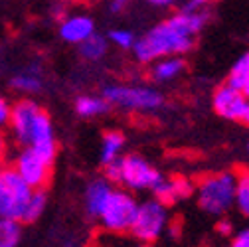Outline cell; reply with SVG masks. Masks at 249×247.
<instances>
[{"instance_id": "obj_36", "label": "cell", "mask_w": 249, "mask_h": 247, "mask_svg": "<svg viewBox=\"0 0 249 247\" xmlns=\"http://www.w3.org/2000/svg\"><path fill=\"white\" fill-rule=\"evenodd\" d=\"M247 150H249V144H247Z\"/></svg>"}, {"instance_id": "obj_27", "label": "cell", "mask_w": 249, "mask_h": 247, "mask_svg": "<svg viewBox=\"0 0 249 247\" xmlns=\"http://www.w3.org/2000/svg\"><path fill=\"white\" fill-rule=\"evenodd\" d=\"M8 121H10V105L4 97H0V131L8 127Z\"/></svg>"}, {"instance_id": "obj_16", "label": "cell", "mask_w": 249, "mask_h": 247, "mask_svg": "<svg viewBox=\"0 0 249 247\" xmlns=\"http://www.w3.org/2000/svg\"><path fill=\"white\" fill-rule=\"evenodd\" d=\"M123 146H124V135L119 131H107L101 139V150H99L101 164L105 166V164L121 159Z\"/></svg>"}, {"instance_id": "obj_18", "label": "cell", "mask_w": 249, "mask_h": 247, "mask_svg": "<svg viewBox=\"0 0 249 247\" xmlns=\"http://www.w3.org/2000/svg\"><path fill=\"white\" fill-rule=\"evenodd\" d=\"M247 81H249V52L243 53V55H239L235 59V64L230 70V75H228V83L226 85L243 91V87L247 85Z\"/></svg>"}, {"instance_id": "obj_1", "label": "cell", "mask_w": 249, "mask_h": 247, "mask_svg": "<svg viewBox=\"0 0 249 247\" xmlns=\"http://www.w3.org/2000/svg\"><path fill=\"white\" fill-rule=\"evenodd\" d=\"M210 20V12H180L170 16L168 20L157 24L148 32L135 40V57L142 64L170 57V55H182L194 48L196 36L206 28Z\"/></svg>"}, {"instance_id": "obj_12", "label": "cell", "mask_w": 249, "mask_h": 247, "mask_svg": "<svg viewBox=\"0 0 249 247\" xmlns=\"http://www.w3.org/2000/svg\"><path fill=\"white\" fill-rule=\"evenodd\" d=\"M113 192V184L107 178H95L85 188V210L91 218H99V213Z\"/></svg>"}, {"instance_id": "obj_5", "label": "cell", "mask_w": 249, "mask_h": 247, "mask_svg": "<svg viewBox=\"0 0 249 247\" xmlns=\"http://www.w3.org/2000/svg\"><path fill=\"white\" fill-rule=\"evenodd\" d=\"M103 99L113 107L131 111H154L164 103V97L157 89L144 85H107L103 89Z\"/></svg>"}, {"instance_id": "obj_26", "label": "cell", "mask_w": 249, "mask_h": 247, "mask_svg": "<svg viewBox=\"0 0 249 247\" xmlns=\"http://www.w3.org/2000/svg\"><path fill=\"white\" fill-rule=\"evenodd\" d=\"M210 2L212 0H190V2L184 4L182 12H204V10H208Z\"/></svg>"}, {"instance_id": "obj_30", "label": "cell", "mask_w": 249, "mask_h": 247, "mask_svg": "<svg viewBox=\"0 0 249 247\" xmlns=\"http://www.w3.org/2000/svg\"><path fill=\"white\" fill-rule=\"evenodd\" d=\"M215 229L220 231L222 235H231V231H233V228H231V224H230L228 220H222V222H217Z\"/></svg>"}, {"instance_id": "obj_2", "label": "cell", "mask_w": 249, "mask_h": 247, "mask_svg": "<svg viewBox=\"0 0 249 247\" xmlns=\"http://www.w3.org/2000/svg\"><path fill=\"white\" fill-rule=\"evenodd\" d=\"M8 127L22 148H32L36 154L53 164L57 142L50 115L32 99H20L10 107Z\"/></svg>"}, {"instance_id": "obj_23", "label": "cell", "mask_w": 249, "mask_h": 247, "mask_svg": "<svg viewBox=\"0 0 249 247\" xmlns=\"http://www.w3.org/2000/svg\"><path fill=\"white\" fill-rule=\"evenodd\" d=\"M109 42L121 50H131L135 46V34L131 30H113L109 34Z\"/></svg>"}, {"instance_id": "obj_14", "label": "cell", "mask_w": 249, "mask_h": 247, "mask_svg": "<svg viewBox=\"0 0 249 247\" xmlns=\"http://www.w3.org/2000/svg\"><path fill=\"white\" fill-rule=\"evenodd\" d=\"M186 70V61L182 59V55H170V57H160L154 59V66L150 70V75L154 81H174L178 75H182Z\"/></svg>"}, {"instance_id": "obj_9", "label": "cell", "mask_w": 249, "mask_h": 247, "mask_svg": "<svg viewBox=\"0 0 249 247\" xmlns=\"http://www.w3.org/2000/svg\"><path fill=\"white\" fill-rule=\"evenodd\" d=\"M213 109L228 121L249 125V99L239 89H233L230 85L217 87L213 93Z\"/></svg>"}, {"instance_id": "obj_21", "label": "cell", "mask_w": 249, "mask_h": 247, "mask_svg": "<svg viewBox=\"0 0 249 247\" xmlns=\"http://www.w3.org/2000/svg\"><path fill=\"white\" fill-rule=\"evenodd\" d=\"M20 235V222L0 218V247H16Z\"/></svg>"}, {"instance_id": "obj_17", "label": "cell", "mask_w": 249, "mask_h": 247, "mask_svg": "<svg viewBox=\"0 0 249 247\" xmlns=\"http://www.w3.org/2000/svg\"><path fill=\"white\" fill-rule=\"evenodd\" d=\"M107 48H109V40L95 32V34H91L85 42L79 44V53L87 61H99L101 57H105Z\"/></svg>"}, {"instance_id": "obj_11", "label": "cell", "mask_w": 249, "mask_h": 247, "mask_svg": "<svg viewBox=\"0 0 249 247\" xmlns=\"http://www.w3.org/2000/svg\"><path fill=\"white\" fill-rule=\"evenodd\" d=\"M95 34V22L87 14H70L59 22V38L68 44H81Z\"/></svg>"}, {"instance_id": "obj_31", "label": "cell", "mask_w": 249, "mask_h": 247, "mask_svg": "<svg viewBox=\"0 0 249 247\" xmlns=\"http://www.w3.org/2000/svg\"><path fill=\"white\" fill-rule=\"evenodd\" d=\"M6 150H8V141L4 137V133L0 131V160H2L6 157Z\"/></svg>"}, {"instance_id": "obj_28", "label": "cell", "mask_w": 249, "mask_h": 247, "mask_svg": "<svg viewBox=\"0 0 249 247\" xmlns=\"http://www.w3.org/2000/svg\"><path fill=\"white\" fill-rule=\"evenodd\" d=\"M231 247H249V228H245L243 231H239V233L233 237Z\"/></svg>"}, {"instance_id": "obj_25", "label": "cell", "mask_w": 249, "mask_h": 247, "mask_svg": "<svg viewBox=\"0 0 249 247\" xmlns=\"http://www.w3.org/2000/svg\"><path fill=\"white\" fill-rule=\"evenodd\" d=\"M105 178L111 184H121V159L105 164Z\"/></svg>"}, {"instance_id": "obj_33", "label": "cell", "mask_w": 249, "mask_h": 247, "mask_svg": "<svg viewBox=\"0 0 249 247\" xmlns=\"http://www.w3.org/2000/svg\"><path fill=\"white\" fill-rule=\"evenodd\" d=\"M243 95H245V97L249 99V81H247V85L243 87Z\"/></svg>"}, {"instance_id": "obj_22", "label": "cell", "mask_w": 249, "mask_h": 247, "mask_svg": "<svg viewBox=\"0 0 249 247\" xmlns=\"http://www.w3.org/2000/svg\"><path fill=\"white\" fill-rule=\"evenodd\" d=\"M154 192V200H159L162 206H172L176 202V194H174V188H172V182L170 180H160L157 186L152 188Z\"/></svg>"}, {"instance_id": "obj_24", "label": "cell", "mask_w": 249, "mask_h": 247, "mask_svg": "<svg viewBox=\"0 0 249 247\" xmlns=\"http://www.w3.org/2000/svg\"><path fill=\"white\" fill-rule=\"evenodd\" d=\"M170 182H172V188H174L176 200H182V198L192 196L194 186H192V182H190V180H186L184 176H174Z\"/></svg>"}, {"instance_id": "obj_8", "label": "cell", "mask_w": 249, "mask_h": 247, "mask_svg": "<svg viewBox=\"0 0 249 247\" xmlns=\"http://www.w3.org/2000/svg\"><path fill=\"white\" fill-rule=\"evenodd\" d=\"M162 180V174L139 154L121 159V184L129 190H152Z\"/></svg>"}, {"instance_id": "obj_15", "label": "cell", "mask_w": 249, "mask_h": 247, "mask_svg": "<svg viewBox=\"0 0 249 247\" xmlns=\"http://www.w3.org/2000/svg\"><path fill=\"white\" fill-rule=\"evenodd\" d=\"M111 105L99 95H81L75 99V113L83 119H95L109 113Z\"/></svg>"}, {"instance_id": "obj_19", "label": "cell", "mask_w": 249, "mask_h": 247, "mask_svg": "<svg viewBox=\"0 0 249 247\" xmlns=\"http://www.w3.org/2000/svg\"><path fill=\"white\" fill-rule=\"evenodd\" d=\"M46 204H48V194H46V190H44V188L32 190V196H30V200H28V206H26V212H24L22 222H26V224L36 222L40 215L44 213Z\"/></svg>"}, {"instance_id": "obj_34", "label": "cell", "mask_w": 249, "mask_h": 247, "mask_svg": "<svg viewBox=\"0 0 249 247\" xmlns=\"http://www.w3.org/2000/svg\"><path fill=\"white\" fill-rule=\"evenodd\" d=\"M64 2H73V0H64Z\"/></svg>"}, {"instance_id": "obj_13", "label": "cell", "mask_w": 249, "mask_h": 247, "mask_svg": "<svg viewBox=\"0 0 249 247\" xmlns=\"http://www.w3.org/2000/svg\"><path fill=\"white\" fill-rule=\"evenodd\" d=\"M10 87L22 95H36L44 87V77H42V70L38 64H32L30 68H26L24 71L16 73L10 81Z\"/></svg>"}, {"instance_id": "obj_29", "label": "cell", "mask_w": 249, "mask_h": 247, "mask_svg": "<svg viewBox=\"0 0 249 247\" xmlns=\"http://www.w3.org/2000/svg\"><path fill=\"white\" fill-rule=\"evenodd\" d=\"M127 8V0H109V10L113 14H119Z\"/></svg>"}, {"instance_id": "obj_10", "label": "cell", "mask_w": 249, "mask_h": 247, "mask_svg": "<svg viewBox=\"0 0 249 247\" xmlns=\"http://www.w3.org/2000/svg\"><path fill=\"white\" fill-rule=\"evenodd\" d=\"M50 168H52V164L46 162L32 148H22L16 154L14 170L32 190L46 186L48 180H50Z\"/></svg>"}, {"instance_id": "obj_35", "label": "cell", "mask_w": 249, "mask_h": 247, "mask_svg": "<svg viewBox=\"0 0 249 247\" xmlns=\"http://www.w3.org/2000/svg\"><path fill=\"white\" fill-rule=\"evenodd\" d=\"M139 247H148V245H139Z\"/></svg>"}, {"instance_id": "obj_32", "label": "cell", "mask_w": 249, "mask_h": 247, "mask_svg": "<svg viewBox=\"0 0 249 247\" xmlns=\"http://www.w3.org/2000/svg\"><path fill=\"white\" fill-rule=\"evenodd\" d=\"M150 4H154V6H170V4H174L176 0H148Z\"/></svg>"}, {"instance_id": "obj_7", "label": "cell", "mask_w": 249, "mask_h": 247, "mask_svg": "<svg viewBox=\"0 0 249 247\" xmlns=\"http://www.w3.org/2000/svg\"><path fill=\"white\" fill-rule=\"evenodd\" d=\"M166 224H168L166 206H162L159 200L152 198V200H146V202L139 204L133 226H131L129 231L139 241L150 243V241L160 237V233L164 231Z\"/></svg>"}, {"instance_id": "obj_4", "label": "cell", "mask_w": 249, "mask_h": 247, "mask_svg": "<svg viewBox=\"0 0 249 247\" xmlns=\"http://www.w3.org/2000/svg\"><path fill=\"white\" fill-rule=\"evenodd\" d=\"M32 188L16 174L14 168L0 170V218L22 222Z\"/></svg>"}, {"instance_id": "obj_3", "label": "cell", "mask_w": 249, "mask_h": 247, "mask_svg": "<svg viewBox=\"0 0 249 247\" xmlns=\"http://www.w3.org/2000/svg\"><path fill=\"white\" fill-rule=\"evenodd\" d=\"M198 206L212 215L228 212L235 202V172L208 174L198 184Z\"/></svg>"}, {"instance_id": "obj_20", "label": "cell", "mask_w": 249, "mask_h": 247, "mask_svg": "<svg viewBox=\"0 0 249 247\" xmlns=\"http://www.w3.org/2000/svg\"><path fill=\"white\" fill-rule=\"evenodd\" d=\"M235 204L239 212L249 218V170L235 174Z\"/></svg>"}, {"instance_id": "obj_6", "label": "cell", "mask_w": 249, "mask_h": 247, "mask_svg": "<svg viewBox=\"0 0 249 247\" xmlns=\"http://www.w3.org/2000/svg\"><path fill=\"white\" fill-rule=\"evenodd\" d=\"M137 208H139V202L135 200V196L131 192L113 188L111 196L107 198V202L99 213L101 226L107 231H115V233L129 231L133 226V220H135Z\"/></svg>"}]
</instances>
